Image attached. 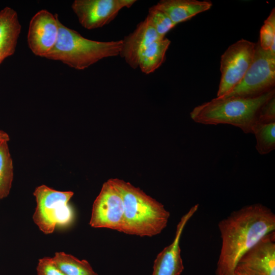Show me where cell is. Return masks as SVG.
<instances>
[{"mask_svg":"<svg viewBox=\"0 0 275 275\" xmlns=\"http://www.w3.org/2000/svg\"><path fill=\"white\" fill-rule=\"evenodd\" d=\"M37 271L38 275H65L56 264L52 258L47 257L39 260Z\"/></svg>","mask_w":275,"mask_h":275,"instance_id":"22","label":"cell"},{"mask_svg":"<svg viewBox=\"0 0 275 275\" xmlns=\"http://www.w3.org/2000/svg\"><path fill=\"white\" fill-rule=\"evenodd\" d=\"M13 176V160L8 142H0V200L9 195Z\"/></svg>","mask_w":275,"mask_h":275,"instance_id":"18","label":"cell"},{"mask_svg":"<svg viewBox=\"0 0 275 275\" xmlns=\"http://www.w3.org/2000/svg\"><path fill=\"white\" fill-rule=\"evenodd\" d=\"M34 195L37 206L33 219L42 232L50 234L56 226L71 223L73 214L68 202L73 195L72 191H58L42 185L35 189Z\"/></svg>","mask_w":275,"mask_h":275,"instance_id":"5","label":"cell"},{"mask_svg":"<svg viewBox=\"0 0 275 275\" xmlns=\"http://www.w3.org/2000/svg\"><path fill=\"white\" fill-rule=\"evenodd\" d=\"M234 275H275V232L261 238L239 259Z\"/></svg>","mask_w":275,"mask_h":275,"instance_id":"10","label":"cell"},{"mask_svg":"<svg viewBox=\"0 0 275 275\" xmlns=\"http://www.w3.org/2000/svg\"><path fill=\"white\" fill-rule=\"evenodd\" d=\"M156 32L148 18L140 22L131 33L122 40L119 55L132 68L139 67L140 56L142 51L154 41L161 39Z\"/></svg>","mask_w":275,"mask_h":275,"instance_id":"13","label":"cell"},{"mask_svg":"<svg viewBox=\"0 0 275 275\" xmlns=\"http://www.w3.org/2000/svg\"><path fill=\"white\" fill-rule=\"evenodd\" d=\"M10 140L9 135L5 131L0 130V142L7 141Z\"/></svg>","mask_w":275,"mask_h":275,"instance_id":"24","label":"cell"},{"mask_svg":"<svg viewBox=\"0 0 275 275\" xmlns=\"http://www.w3.org/2000/svg\"><path fill=\"white\" fill-rule=\"evenodd\" d=\"M147 17L161 38H164L166 34L176 25L166 14L153 6L149 8Z\"/></svg>","mask_w":275,"mask_h":275,"instance_id":"21","label":"cell"},{"mask_svg":"<svg viewBox=\"0 0 275 275\" xmlns=\"http://www.w3.org/2000/svg\"><path fill=\"white\" fill-rule=\"evenodd\" d=\"M274 85L275 54L263 49L258 42L253 61L241 81L221 97H257L274 89Z\"/></svg>","mask_w":275,"mask_h":275,"instance_id":"6","label":"cell"},{"mask_svg":"<svg viewBox=\"0 0 275 275\" xmlns=\"http://www.w3.org/2000/svg\"><path fill=\"white\" fill-rule=\"evenodd\" d=\"M253 133L256 140V149L261 155L269 153L275 149V122H258Z\"/></svg>","mask_w":275,"mask_h":275,"instance_id":"19","label":"cell"},{"mask_svg":"<svg viewBox=\"0 0 275 275\" xmlns=\"http://www.w3.org/2000/svg\"><path fill=\"white\" fill-rule=\"evenodd\" d=\"M261 47L275 54V10L273 8L264 21L260 31L258 41Z\"/></svg>","mask_w":275,"mask_h":275,"instance_id":"20","label":"cell"},{"mask_svg":"<svg viewBox=\"0 0 275 275\" xmlns=\"http://www.w3.org/2000/svg\"><path fill=\"white\" fill-rule=\"evenodd\" d=\"M109 180L120 194L124 204L122 232L141 237L160 234L170 216L163 205L129 182L118 178Z\"/></svg>","mask_w":275,"mask_h":275,"instance_id":"2","label":"cell"},{"mask_svg":"<svg viewBox=\"0 0 275 275\" xmlns=\"http://www.w3.org/2000/svg\"><path fill=\"white\" fill-rule=\"evenodd\" d=\"M275 96L274 89L257 97H216L196 106L190 113L196 123L204 125L229 124L245 133H253L264 104Z\"/></svg>","mask_w":275,"mask_h":275,"instance_id":"3","label":"cell"},{"mask_svg":"<svg viewBox=\"0 0 275 275\" xmlns=\"http://www.w3.org/2000/svg\"><path fill=\"white\" fill-rule=\"evenodd\" d=\"M58 15L41 10L32 18L28 35V45L36 56H45L54 47L59 34Z\"/></svg>","mask_w":275,"mask_h":275,"instance_id":"11","label":"cell"},{"mask_svg":"<svg viewBox=\"0 0 275 275\" xmlns=\"http://www.w3.org/2000/svg\"><path fill=\"white\" fill-rule=\"evenodd\" d=\"M256 45L242 39L229 46L222 55L221 77L216 97L227 94L241 81L253 61Z\"/></svg>","mask_w":275,"mask_h":275,"instance_id":"7","label":"cell"},{"mask_svg":"<svg viewBox=\"0 0 275 275\" xmlns=\"http://www.w3.org/2000/svg\"><path fill=\"white\" fill-rule=\"evenodd\" d=\"M171 41L166 38L156 40L148 45L141 53L139 67L145 74L154 72L163 63Z\"/></svg>","mask_w":275,"mask_h":275,"instance_id":"16","label":"cell"},{"mask_svg":"<svg viewBox=\"0 0 275 275\" xmlns=\"http://www.w3.org/2000/svg\"><path fill=\"white\" fill-rule=\"evenodd\" d=\"M212 6L210 1L161 0L153 7L163 12L176 25L208 10Z\"/></svg>","mask_w":275,"mask_h":275,"instance_id":"14","label":"cell"},{"mask_svg":"<svg viewBox=\"0 0 275 275\" xmlns=\"http://www.w3.org/2000/svg\"><path fill=\"white\" fill-rule=\"evenodd\" d=\"M122 46V40L102 42L84 38L59 20L57 42L45 58L84 70L104 58L119 55Z\"/></svg>","mask_w":275,"mask_h":275,"instance_id":"4","label":"cell"},{"mask_svg":"<svg viewBox=\"0 0 275 275\" xmlns=\"http://www.w3.org/2000/svg\"><path fill=\"white\" fill-rule=\"evenodd\" d=\"M21 31L17 13L5 8L0 11V64L15 51Z\"/></svg>","mask_w":275,"mask_h":275,"instance_id":"15","label":"cell"},{"mask_svg":"<svg viewBox=\"0 0 275 275\" xmlns=\"http://www.w3.org/2000/svg\"><path fill=\"white\" fill-rule=\"evenodd\" d=\"M222 246L216 275H234L240 257L267 234L275 230V214L255 203L233 211L218 223Z\"/></svg>","mask_w":275,"mask_h":275,"instance_id":"1","label":"cell"},{"mask_svg":"<svg viewBox=\"0 0 275 275\" xmlns=\"http://www.w3.org/2000/svg\"><path fill=\"white\" fill-rule=\"evenodd\" d=\"M124 210L122 197L109 179L103 183L93 203L89 224L93 228L122 232Z\"/></svg>","mask_w":275,"mask_h":275,"instance_id":"8","label":"cell"},{"mask_svg":"<svg viewBox=\"0 0 275 275\" xmlns=\"http://www.w3.org/2000/svg\"><path fill=\"white\" fill-rule=\"evenodd\" d=\"M53 260L65 275H98L86 260H79L74 256L57 252Z\"/></svg>","mask_w":275,"mask_h":275,"instance_id":"17","label":"cell"},{"mask_svg":"<svg viewBox=\"0 0 275 275\" xmlns=\"http://www.w3.org/2000/svg\"><path fill=\"white\" fill-rule=\"evenodd\" d=\"M199 205L193 206L178 223L173 242L157 256L152 275H180L184 270L181 257L180 241L183 229L189 219L197 211Z\"/></svg>","mask_w":275,"mask_h":275,"instance_id":"12","label":"cell"},{"mask_svg":"<svg viewBox=\"0 0 275 275\" xmlns=\"http://www.w3.org/2000/svg\"><path fill=\"white\" fill-rule=\"evenodd\" d=\"M275 122V96L268 100L261 109L258 121L267 123Z\"/></svg>","mask_w":275,"mask_h":275,"instance_id":"23","label":"cell"},{"mask_svg":"<svg viewBox=\"0 0 275 275\" xmlns=\"http://www.w3.org/2000/svg\"><path fill=\"white\" fill-rule=\"evenodd\" d=\"M135 0H75L71 7L80 24L91 30L108 24L124 8H130Z\"/></svg>","mask_w":275,"mask_h":275,"instance_id":"9","label":"cell"}]
</instances>
